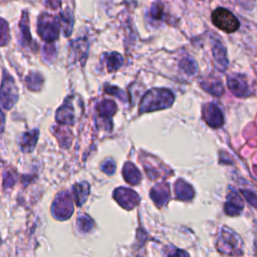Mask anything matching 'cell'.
I'll return each instance as SVG.
<instances>
[{
    "label": "cell",
    "instance_id": "6da1fadb",
    "mask_svg": "<svg viewBox=\"0 0 257 257\" xmlns=\"http://www.w3.org/2000/svg\"><path fill=\"white\" fill-rule=\"evenodd\" d=\"M174 94L166 88H153L149 90L143 97L140 105L141 112H147L157 109L167 108L172 105Z\"/></svg>",
    "mask_w": 257,
    "mask_h": 257
},
{
    "label": "cell",
    "instance_id": "7a4b0ae2",
    "mask_svg": "<svg viewBox=\"0 0 257 257\" xmlns=\"http://www.w3.org/2000/svg\"><path fill=\"white\" fill-rule=\"evenodd\" d=\"M212 22L217 28L226 33L235 32L240 26L236 16L222 7L217 8L212 12Z\"/></svg>",
    "mask_w": 257,
    "mask_h": 257
},
{
    "label": "cell",
    "instance_id": "3957f363",
    "mask_svg": "<svg viewBox=\"0 0 257 257\" xmlns=\"http://www.w3.org/2000/svg\"><path fill=\"white\" fill-rule=\"evenodd\" d=\"M241 246L242 241L240 240L239 236L228 228L222 229L218 242V249L220 251H223L226 254H240V252H242Z\"/></svg>",
    "mask_w": 257,
    "mask_h": 257
},
{
    "label": "cell",
    "instance_id": "277c9868",
    "mask_svg": "<svg viewBox=\"0 0 257 257\" xmlns=\"http://www.w3.org/2000/svg\"><path fill=\"white\" fill-rule=\"evenodd\" d=\"M73 212L72 200L67 194V192H63L58 195L52 205V214L56 219L65 220L71 216Z\"/></svg>",
    "mask_w": 257,
    "mask_h": 257
},
{
    "label": "cell",
    "instance_id": "5b68a950",
    "mask_svg": "<svg viewBox=\"0 0 257 257\" xmlns=\"http://www.w3.org/2000/svg\"><path fill=\"white\" fill-rule=\"evenodd\" d=\"M17 88L13 82V79L6 77L3 80L0 89V102L2 106H4L6 109H9L17 100Z\"/></svg>",
    "mask_w": 257,
    "mask_h": 257
},
{
    "label": "cell",
    "instance_id": "8992f818",
    "mask_svg": "<svg viewBox=\"0 0 257 257\" xmlns=\"http://www.w3.org/2000/svg\"><path fill=\"white\" fill-rule=\"evenodd\" d=\"M113 197L116 202L126 210L133 209L140 201L138 194L127 188H118L114 190Z\"/></svg>",
    "mask_w": 257,
    "mask_h": 257
},
{
    "label": "cell",
    "instance_id": "52a82bcc",
    "mask_svg": "<svg viewBox=\"0 0 257 257\" xmlns=\"http://www.w3.org/2000/svg\"><path fill=\"white\" fill-rule=\"evenodd\" d=\"M38 33L41 37L47 41L57 38L58 35V26L53 19H50L47 15L39 19L38 24Z\"/></svg>",
    "mask_w": 257,
    "mask_h": 257
},
{
    "label": "cell",
    "instance_id": "ba28073f",
    "mask_svg": "<svg viewBox=\"0 0 257 257\" xmlns=\"http://www.w3.org/2000/svg\"><path fill=\"white\" fill-rule=\"evenodd\" d=\"M203 118L211 126H220L223 123V114L215 103H206L203 106Z\"/></svg>",
    "mask_w": 257,
    "mask_h": 257
},
{
    "label": "cell",
    "instance_id": "9c48e42d",
    "mask_svg": "<svg viewBox=\"0 0 257 257\" xmlns=\"http://www.w3.org/2000/svg\"><path fill=\"white\" fill-rule=\"evenodd\" d=\"M227 85L229 89L237 96H244L248 92L246 79L240 74H231L228 76Z\"/></svg>",
    "mask_w": 257,
    "mask_h": 257
},
{
    "label": "cell",
    "instance_id": "30bf717a",
    "mask_svg": "<svg viewBox=\"0 0 257 257\" xmlns=\"http://www.w3.org/2000/svg\"><path fill=\"white\" fill-rule=\"evenodd\" d=\"M212 53H213L214 61L216 63V67L220 71H225L228 66V58H227L225 46L221 42L216 41L213 45Z\"/></svg>",
    "mask_w": 257,
    "mask_h": 257
},
{
    "label": "cell",
    "instance_id": "8fae6325",
    "mask_svg": "<svg viewBox=\"0 0 257 257\" xmlns=\"http://www.w3.org/2000/svg\"><path fill=\"white\" fill-rule=\"evenodd\" d=\"M243 209V201L240 196L233 192L228 195L227 202L225 204V211L228 215H237Z\"/></svg>",
    "mask_w": 257,
    "mask_h": 257
},
{
    "label": "cell",
    "instance_id": "7c38bea8",
    "mask_svg": "<svg viewBox=\"0 0 257 257\" xmlns=\"http://www.w3.org/2000/svg\"><path fill=\"white\" fill-rule=\"evenodd\" d=\"M37 138H38V132L36 130L23 134L20 141L21 150L23 152H31L36 145Z\"/></svg>",
    "mask_w": 257,
    "mask_h": 257
},
{
    "label": "cell",
    "instance_id": "4fadbf2b",
    "mask_svg": "<svg viewBox=\"0 0 257 257\" xmlns=\"http://www.w3.org/2000/svg\"><path fill=\"white\" fill-rule=\"evenodd\" d=\"M122 173H123L124 180L127 183L133 184V185L138 184L142 179V175L139 172V170L136 168V166L133 165L132 163H128V162L125 163V165L123 167V170H122Z\"/></svg>",
    "mask_w": 257,
    "mask_h": 257
},
{
    "label": "cell",
    "instance_id": "5bb4252c",
    "mask_svg": "<svg viewBox=\"0 0 257 257\" xmlns=\"http://www.w3.org/2000/svg\"><path fill=\"white\" fill-rule=\"evenodd\" d=\"M169 196H170V192L168 190V187L164 184L157 185L151 191V197L155 201V203L158 205L164 204L169 198Z\"/></svg>",
    "mask_w": 257,
    "mask_h": 257
},
{
    "label": "cell",
    "instance_id": "9a60e30c",
    "mask_svg": "<svg viewBox=\"0 0 257 257\" xmlns=\"http://www.w3.org/2000/svg\"><path fill=\"white\" fill-rule=\"evenodd\" d=\"M201 85L206 91L213 95L221 96L224 93V86L219 79H208L202 81Z\"/></svg>",
    "mask_w": 257,
    "mask_h": 257
},
{
    "label": "cell",
    "instance_id": "2e32d148",
    "mask_svg": "<svg viewBox=\"0 0 257 257\" xmlns=\"http://www.w3.org/2000/svg\"><path fill=\"white\" fill-rule=\"evenodd\" d=\"M56 120L60 123L73 122V108L71 104H63L56 112Z\"/></svg>",
    "mask_w": 257,
    "mask_h": 257
},
{
    "label": "cell",
    "instance_id": "e0dca14e",
    "mask_svg": "<svg viewBox=\"0 0 257 257\" xmlns=\"http://www.w3.org/2000/svg\"><path fill=\"white\" fill-rule=\"evenodd\" d=\"M73 192L77 205L81 206V204L86 200L89 194V186L85 182L81 184H76L73 186Z\"/></svg>",
    "mask_w": 257,
    "mask_h": 257
},
{
    "label": "cell",
    "instance_id": "ac0fdd59",
    "mask_svg": "<svg viewBox=\"0 0 257 257\" xmlns=\"http://www.w3.org/2000/svg\"><path fill=\"white\" fill-rule=\"evenodd\" d=\"M175 192H176L177 197L182 200H188V199L192 198V196L194 194L193 189L187 183H185L181 180L176 183Z\"/></svg>",
    "mask_w": 257,
    "mask_h": 257
},
{
    "label": "cell",
    "instance_id": "d6986e66",
    "mask_svg": "<svg viewBox=\"0 0 257 257\" xmlns=\"http://www.w3.org/2000/svg\"><path fill=\"white\" fill-rule=\"evenodd\" d=\"M116 110V105L111 100H103L98 105V113L99 116L103 118L111 117Z\"/></svg>",
    "mask_w": 257,
    "mask_h": 257
},
{
    "label": "cell",
    "instance_id": "ffe728a7",
    "mask_svg": "<svg viewBox=\"0 0 257 257\" xmlns=\"http://www.w3.org/2000/svg\"><path fill=\"white\" fill-rule=\"evenodd\" d=\"M179 66L184 72H186L189 75H193L198 71V66L196 61L190 56L183 57L179 62Z\"/></svg>",
    "mask_w": 257,
    "mask_h": 257
},
{
    "label": "cell",
    "instance_id": "44dd1931",
    "mask_svg": "<svg viewBox=\"0 0 257 257\" xmlns=\"http://www.w3.org/2000/svg\"><path fill=\"white\" fill-rule=\"evenodd\" d=\"M92 220L87 215H81L77 219V227L82 232H88L92 229Z\"/></svg>",
    "mask_w": 257,
    "mask_h": 257
},
{
    "label": "cell",
    "instance_id": "7402d4cb",
    "mask_svg": "<svg viewBox=\"0 0 257 257\" xmlns=\"http://www.w3.org/2000/svg\"><path fill=\"white\" fill-rule=\"evenodd\" d=\"M108 68L109 70H114L117 69L121 63V57L120 55L116 54V53H112L109 57H108Z\"/></svg>",
    "mask_w": 257,
    "mask_h": 257
},
{
    "label": "cell",
    "instance_id": "603a6c76",
    "mask_svg": "<svg viewBox=\"0 0 257 257\" xmlns=\"http://www.w3.org/2000/svg\"><path fill=\"white\" fill-rule=\"evenodd\" d=\"M7 37H8V28H7V25H6L5 21H3L2 19H0V45L6 43Z\"/></svg>",
    "mask_w": 257,
    "mask_h": 257
},
{
    "label": "cell",
    "instance_id": "cb8c5ba5",
    "mask_svg": "<svg viewBox=\"0 0 257 257\" xmlns=\"http://www.w3.org/2000/svg\"><path fill=\"white\" fill-rule=\"evenodd\" d=\"M115 164L113 161L111 160H107L105 161L102 165H101V171H103L104 173L106 174H109V175H112L114 172H115Z\"/></svg>",
    "mask_w": 257,
    "mask_h": 257
},
{
    "label": "cell",
    "instance_id": "d4e9b609",
    "mask_svg": "<svg viewBox=\"0 0 257 257\" xmlns=\"http://www.w3.org/2000/svg\"><path fill=\"white\" fill-rule=\"evenodd\" d=\"M151 15L155 19H161L163 16V7L159 3H156L152 6L151 9Z\"/></svg>",
    "mask_w": 257,
    "mask_h": 257
},
{
    "label": "cell",
    "instance_id": "484cf974",
    "mask_svg": "<svg viewBox=\"0 0 257 257\" xmlns=\"http://www.w3.org/2000/svg\"><path fill=\"white\" fill-rule=\"evenodd\" d=\"M15 184V178L13 177V175L11 173H6L4 176V180H3V187L5 189H8L10 187H12Z\"/></svg>",
    "mask_w": 257,
    "mask_h": 257
},
{
    "label": "cell",
    "instance_id": "4316f807",
    "mask_svg": "<svg viewBox=\"0 0 257 257\" xmlns=\"http://www.w3.org/2000/svg\"><path fill=\"white\" fill-rule=\"evenodd\" d=\"M242 193H243V195L245 196V198L248 200V202H249L252 206H254V207L257 208V197H256V195L253 194V193L250 192V191H242Z\"/></svg>",
    "mask_w": 257,
    "mask_h": 257
},
{
    "label": "cell",
    "instance_id": "83f0119b",
    "mask_svg": "<svg viewBox=\"0 0 257 257\" xmlns=\"http://www.w3.org/2000/svg\"><path fill=\"white\" fill-rule=\"evenodd\" d=\"M169 257H189V255H188L185 251L177 249L174 253L170 254V255H169Z\"/></svg>",
    "mask_w": 257,
    "mask_h": 257
},
{
    "label": "cell",
    "instance_id": "f1b7e54d",
    "mask_svg": "<svg viewBox=\"0 0 257 257\" xmlns=\"http://www.w3.org/2000/svg\"><path fill=\"white\" fill-rule=\"evenodd\" d=\"M4 123H5V117L3 112L0 110V134L3 132L4 130Z\"/></svg>",
    "mask_w": 257,
    "mask_h": 257
}]
</instances>
